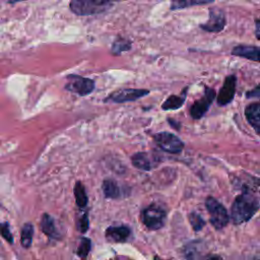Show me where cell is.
<instances>
[{"instance_id": "obj_21", "label": "cell", "mask_w": 260, "mask_h": 260, "mask_svg": "<svg viewBox=\"0 0 260 260\" xmlns=\"http://www.w3.org/2000/svg\"><path fill=\"white\" fill-rule=\"evenodd\" d=\"M34 236V226L30 223H25L21 229V236H20V243L23 248H29L31 245Z\"/></svg>"}, {"instance_id": "obj_15", "label": "cell", "mask_w": 260, "mask_h": 260, "mask_svg": "<svg viewBox=\"0 0 260 260\" xmlns=\"http://www.w3.org/2000/svg\"><path fill=\"white\" fill-rule=\"evenodd\" d=\"M187 91H188V87H185L183 89V91L181 92V94L170 95L161 105V109L165 111H169V110H177V109L181 108L185 103Z\"/></svg>"}, {"instance_id": "obj_27", "label": "cell", "mask_w": 260, "mask_h": 260, "mask_svg": "<svg viewBox=\"0 0 260 260\" xmlns=\"http://www.w3.org/2000/svg\"><path fill=\"white\" fill-rule=\"evenodd\" d=\"M77 228L79 230V232L81 233H85L88 229V218H87V215L86 213H84L80 219L78 220V223H77Z\"/></svg>"}, {"instance_id": "obj_8", "label": "cell", "mask_w": 260, "mask_h": 260, "mask_svg": "<svg viewBox=\"0 0 260 260\" xmlns=\"http://www.w3.org/2000/svg\"><path fill=\"white\" fill-rule=\"evenodd\" d=\"M214 98H215L214 89L205 86L204 95L200 100L196 101L190 109L191 117L193 119H200L201 117H203L205 115V113L208 111Z\"/></svg>"}, {"instance_id": "obj_23", "label": "cell", "mask_w": 260, "mask_h": 260, "mask_svg": "<svg viewBox=\"0 0 260 260\" xmlns=\"http://www.w3.org/2000/svg\"><path fill=\"white\" fill-rule=\"evenodd\" d=\"M189 220H190V223H191L193 230L196 231V232L200 231L205 225V221L203 220V218L196 212H191L190 213Z\"/></svg>"}, {"instance_id": "obj_7", "label": "cell", "mask_w": 260, "mask_h": 260, "mask_svg": "<svg viewBox=\"0 0 260 260\" xmlns=\"http://www.w3.org/2000/svg\"><path fill=\"white\" fill-rule=\"evenodd\" d=\"M154 141L162 150L171 153H179L184 147L182 140L171 132L156 133L154 135Z\"/></svg>"}, {"instance_id": "obj_26", "label": "cell", "mask_w": 260, "mask_h": 260, "mask_svg": "<svg viewBox=\"0 0 260 260\" xmlns=\"http://www.w3.org/2000/svg\"><path fill=\"white\" fill-rule=\"evenodd\" d=\"M1 235L2 237L10 244L13 243V237L11 235L10 229H9V224L8 222H2L1 223Z\"/></svg>"}, {"instance_id": "obj_29", "label": "cell", "mask_w": 260, "mask_h": 260, "mask_svg": "<svg viewBox=\"0 0 260 260\" xmlns=\"http://www.w3.org/2000/svg\"><path fill=\"white\" fill-rule=\"evenodd\" d=\"M255 35L256 38L260 41V18L255 20Z\"/></svg>"}, {"instance_id": "obj_4", "label": "cell", "mask_w": 260, "mask_h": 260, "mask_svg": "<svg viewBox=\"0 0 260 260\" xmlns=\"http://www.w3.org/2000/svg\"><path fill=\"white\" fill-rule=\"evenodd\" d=\"M66 78L68 79V82L65 84L64 88L78 95L85 96L91 93L94 89V81L90 78H86L77 74L67 75Z\"/></svg>"}, {"instance_id": "obj_10", "label": "cell", "mask_w": 260, "mask_h": 260, "mask_svg": "<svg viewBox=\"0 0 260 260\" xmlns=\"http://www.w3.org/2000/svg\"><path fill=\"white\" fill-rule=\"evenodd\" d=\"M236 85H237V77L232 74L225 77L224 82L217 94V104L219 106H225L230 104L236 93Z\"/></svg>"}, {"instance_id": "obj_9", "label": "cell", "mask_w": 260, "mask_h": 260, "mask_svg": "<svg viewBox=\"0 0 260 260\" xmlns=\"http://www.w3.org/2000/svg\"><path fill=\"white\" fill-rule=\"evenodd\" d=\"M200 28L208 32H219L225 26V16L222 10L218 8L209 9V18L206 22L201 23Z\"/></svg>"}, {"instance_id": "obj_16", "label": "cell", "mask_w": 260, "mask_h": 260, "mask_svg": "<svg viewBox=\"0 0 260 260\" xmlns=\"http://www.w3.org/2000/svg\"><path fill=\"white\" fill-rule=\"evenodd\" d=\"M43 233L45 235H47L49 238H52V239H59L61 236L58 232V230L56 229V225H55V221L53 219V217L47 213H45L42 217V220H41V224H40Z\"/></svg>"}, {"instance_id": "obj_32", "label": "cell", "mask_w": 260, "mask_h": 260, "mask_svg": "<svg viewBox=\"0 0 260 260\" xmlns=\"http://www.w3.org/2000/svg\"><path fill=\"white\" fill-rule=\"evenodd\" d=\"M250 260H260V255H255Z\"/></svg>"}, {"instance_id": "obj_28", "label": "cell", "mask_w": 260, "mask_h": 260, "mask_svg": "<svg viewBox=\"0 0 260 260\" xmlns=\"http://www.w3.org/2000/svg\"><path fill=\"white\" fill-rule=\"evenodd\" d=\"M246 96L248 99H259L260 100V84H258L256 87L251 89L246 93Z\"/></svg>"}, {"instance_id": "obj_13", "label": "cell", "mask_w": 260, "mask_h": 260, "mask_svg": "<svg viewBox=\"0 0 260 260\" xmlns=\"http://www.w3.org/2000/svg\"><path fill=\"white\" fill-rule=\"evenodd\" d=\"M131 160H132V165L135 168L142 171H150L156 165L152 156H150L146 152H137L133 154L131 157Z\"/></svg>"}, {"instance_id": "obj_25", "label": "cell", "mask_w": 260, "mask_h": 260, "mask_svg": "<svg viewBox=\"0 0 260 260\" xmlns=\"http://www.w3.org/2000/svg\"><path fill=\"white\" fill-rule=\"evenodd\" d=\"M198 243L193 242L188 245L185 249V255L188 260H197L199 257V249L197 247Z\"/></svg>"}, {"instance_id": "obj_12", "label": "cell", "mask_w": 260, "mask_h": 260, "mask_svg": "<svg viewBox=\"0 0 260 260\" xmlns=\"http://www.w3.org/2000/svg\"><path fill=\"white\" fill-rule=\"evenodd\" d=\"M245 116L248 123L260 135V104L252 103L245 109Z\"/></svg>"}, {"instance_id": "obj_3", "label": "cell", "mask_w": 260, "mask_h": 260, "mask_svg": "<svg viewBox=\"0 0 260 260\" xmlns=\"http://www.w3.org/2000/svg\"><path fill=\"white\" fill-rule=\"evenodd\" d=\"M205 205L210 215V222L214 229L220 230L224 228L229 222V214L224 206L213 197H208Z\"/></svg>"}, {"instance_id": "obj_22", "label": "cell", "mask_w": 260, "mask_h": 260, "mask_svg": "<svg viewBox=\"0 0 260 260\" xmlns=\"http://www.w3.org/2000/svg\"><path fill=\"white\" fill-rule=\"evenodd\" d=\"M74 196L76 200V204L79 207H84L87 204V196L85 193L84 186L81 182H77L74 186Z\"/></svg>"}, {"instance_id": "obj_24", "label": "cell", "mask_w": 260, "mask_h": 260, "mask_svg": "<svg viewBox=\"0 0 260 260\" xmlns=\"http://www.w3.org/2000/svg\"><path fill=\"white\" fill-rule=\"evenodd\" d=\"M90 245H91V242L89 239H87V238L81 239L79 247L77 249V255L79 258L84 259L87 256L88 252L90 251Z\"/></svg>"}, {"instance_id": "obj_11", "label": "cell", "mask_w": 260, "mask_h": 260, "mask_svg": "<svg viewBox=\"0 0 260 260\" xmlns=\"http://www.w3.org/2000/svg\"><path fill=\"white\" fill-rule=\"evenodd\" d=\"M232 54L241 58L260 63V48L251 45H239L232 50Z\"/></svg>"}, {"instance_id": "obj_6", "label": "cell", "mask_w": 260, "mask_h": 260, "mask_svg": "<svg viewBox=\"0 0 260 260\" xmlns=\"http://www.w3.org/2000/svg\"><path fill=\"white\" fill-rule=\"evenodd\" d=\"M149 90L143 88H123L110 93L106 99V103H126L136 101L144 95H147Z\"/></svg>"}, {"instance_id": "obj_31", "label": "cell", "mask_w": 260, "mask_h": 260, "mask_svg": "<svg viewBox=\"0 0 260 260\" xmlns=\"http://www.w3.org/2000/svg\"><path fill=\"white\" fill-rule=\"evenodd\" d=\"M21 1H25V0H8L7 2L9 4H14V3H17V2H21Z\"/></svg>"}, {"instance_id": "obj_2", "label": "cell", "mask_w": 260, "mask_h": 260, "mask_svg": "<svg viewBox=\"0 0 260 260\" xmlns=\"http://www.w3.org/2000/svg\"><path fill=\"white\" fill-rule=\"evenodd\" d=\"M116 1L120 0H71L69 8L76 15H94L109 10Z\"/></svg>"}, {"instance_id": "obj_18", "label": "cell", "mask_w": 260, "mask_h": 260, "mask_svg": "<svg viewBox=\"0 0 260 260\" xmlns=\"http://www.w3.org/2000/svg\"><path fill=\"white\" fill-rule=\"evenodd\" d=\"M104 195L107 198H118L121 195L120 192V188L118 186V184L111 179H107L104 181L103 186H102Z\"/></svg>"}, {"instance_id": "obj_33", "label": "cell", "mask_w": 260, "mask_h": 260, "mask_svg": "<svg viewBox=\"0 0 260 260\" xmlns=\"http://www.w3.org/2000/svg\"><path fill=\"white\" fill-rule=\"evenodd\" d=\"M154 260H162V259H159L158 257H155V258H154Z\"/></svg>"}, {"instance_id": "obj_14", "label": "cell", "mask_w": 260, "mask_h": 260, "mask_svg": "<svg viewBox=\"0 0 260 260\" xmlns=\"http://www.w3.org/2000/svg\"><path fill=\"white\" fill-rule=\"evenodd\" d=\"M130 236V230L127 226H109L106 230V237L114 242H125Z\"/></svg>"}, {"instance_id": "obj_1", "label": "cell", "mask_w": 260, "mask_h": 260, "mask_svg": "<svg viewBox=\"0 0 260 260\" xmlns=\"http://www.w3.org/2000/svg\"><path fill=\"white\" fill-rule=\"evenodd\" d=\"M260 207L259 199L250 191H243L236 197L231 208V218L235 224L250 220Z\"/></svg>"}, {"instance_id": "obj_19", "label": "cell", "mask_w": 260, "mask_h": 260, "mask_svg": "<svg viewBox=\"0 0 260 260\" xmlns=\"http://www.w3.org/2000/svg\"><path fill=\"white\" fill-rule=\"evenodd\" d=\"M241 188L243 191H250L252 193H260V179L257 177H252L250 175H245L244 180H242Z\"/></svg>"}, {"instance_id": "obj_5", "label": "cell", "mask_w": 260, "mask_h": 260, "mask_svg": "<svg viewBox=\"0 0 260 260\" xmlns=\"http://www.w3.org/2000/svg\"><path fill=\"white\" fill-rule=\"evenodd\" d=\"M166 211L157 205H149L141 213V219L144 225L149 230L160 229L166 220Z\"/></svg>"}, {"instance_id": "obj_20", "label": "cell", "mask_w": 260, "mask_h": 260, "mask_svg": "<svg viewBox=\"0 0 260 260\" xmlns=\"http://www.w3.org/2000/svg\"><path fill=\"white\" fill-rule=\"evenodd\" d=\"M131 47H132L131 41L124 38H118L113 42L111 51H112V54L118 56V55H121L123 52L129 51Z\"/></svg>"}, {"instance_id": "obj_30", "label": "cell", "mask_w": 260, "mask_h": 260, "mask_svg": "<svg viewBox=\"0 0 260 260\" xmlns=\"http://www.w3.org/2000/svg\"><path fill=\"white\" fill-rule=\"evenodd\" d=\"M203 260H222V258L216 254H209V255L205 256V258Z\"/></svg>"}, {"instance_id": "obj_17", "label": "cell", "mask_w": 260, "mask_h": 260, "mask_svg": "<svg viewBox=\"0 0 260 260\" xmlns=\"http://www.w3.org/2000/svg\"><path fill=\"white\" fill-rule=\"evenodd\" d=\"M214 0H171V10H181L197 5H205L212 3Z\"/></svg>"}]
</instances>
